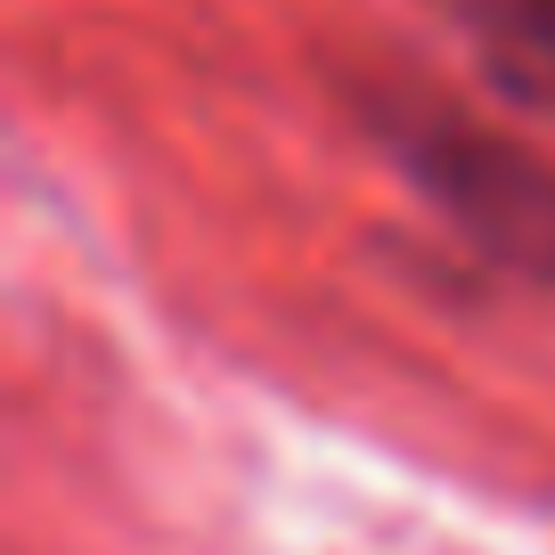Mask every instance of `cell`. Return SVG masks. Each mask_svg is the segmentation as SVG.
I'll list each match as a JSON object with an SVG mask.
<instances>
[{
	"mask_svg": "<svg viewBox=\"0 0 555 555\" xmlns=\"http://www.w3.org/2000/svg\"><path fill=\"white\" fill-rule=\"evenodd\" d=\"M450 25L506 106L555 122V0H450Z\"/></svg>",
	"mask_w": 555,
	"mask_h": 555,
	"instance_id": "2",
	"label": "cell"
},
{
	"mask_svg": "<svg viewBox=\"0 0 555 555\" xmlns=\"http://www.w3.org/2000/svg\"><path fill=\"white\" fill-rule=\"evenodd\" d=\"M376 131L409 189L474 245V254L506 261L522 278H555V164L531 156L522 139L490 131L474 115L425 99H384Z\"/></svg>",
	"mask_w": 555,
	"mask_h": 555,
	"instance_id": "1",
	"label": "cell"
}]
</instances>
